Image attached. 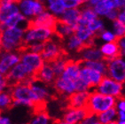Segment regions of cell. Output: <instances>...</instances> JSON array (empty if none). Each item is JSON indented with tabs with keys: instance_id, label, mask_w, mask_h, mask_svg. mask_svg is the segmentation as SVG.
Segmentation results:
<instances>
[{
	"instance_id": "obj_34",
	"label": "cell",
	"mask_w": 125,
	"mask_h": 124,
	"mask_svg": "<svg viewBox=\"0 0 125 124\" xmlns=\"http://www.w3.org/2000/svg\"><path fill=\"white\" fill-rule=\"evenodd\" d=\"M101 38L103 39V40L106 41V42H108V43H111V42H116V38H115V34L111 33L109 31H104L102 35H101Z\"/></svg>"
},
{
	"instance_id": "obj_33",
	"label": "cell",
	"mask_w": 125,
	"mask_h": 124,
	"mask_svg": "<svg viewBox=\"0 0 125 124\" xmlns=\"http://www.w3.org/2000/svg\"><path fill=\"white\" fill-rule=\"evenodd\" d=\"M86 3V1L81 0H63V4L66 9H75L83 6Z\"/></svg>"
},
{
	"instance_id": "obj_9",
	"label": "cell",
	"mask_w": 125,
	"mask_h": 124,
	"mask_svg": "<svg viewBox=\"0 0 125 124\" xmlns=\"http://www.w3.org/2000/svg\"><path fill=\"white\" fill-rule=\"evenodd\" d=\"M94 91L103 95L115 97L116 99H119L122 97H123L122 93L123 84L114 81L113 79L109 78L108 76L104 77L102 81L100 82V83L98 85V87H96Z\"/></svg>"
},
{
	"instance_id": "obj_27",
	"label": "cell",
	"mask_w": 125,
	"mask_h": 124,
	"mask_svg": "<svg viewBox=\"0 0 125 124\" xmlns=\"http://www.w3.org/2000/svg\"><path fill=\"white\" fill-rule=\"evenodd\" d=\"M53 121L49 116L48 113L46 111H41V112L34 114L33 118L31 119L29 124H52Z\"/></svg>"
},
{
	"instance_id": "obj_5",
	"label": "cell",
	"mask_w": 125,
	"mask_h": 124,
	"mask_svg": "<svg viewBox=\"0 0 125 124\" xmlns=\"http://www.w3.org/2000/svg\"><path fill=\"white\" fill-rule=\"evenodd\" d=\"M36 77L31 74L21 62L16 65L14 67H12L11 71L5 75V81L7 86L12 87L17 84H29L34 81Z\"/></svg>"
},
{
	"instance_id": "obj_31",
	"label": "cell",
	"mask_w": 125,
	"mask_h": 124,
	"mask_svg": "<svg viewBox=\"0 0 125 124\" xmlns=\"http://www.w3.org/2000/svg\"><path fill=\"white\" fill-rule=\"evenodd\" d=\"M13 106V100L10 92H3L0 93V110L11 108Z\"/></svg>"
},
{
	"instance_id": "obj_17",
	"label": "cell",
	"mask_w": 125,
	"mask_h": 124,
	"mask_svg": "<svg viewBox=\"0 0 125 124\" xmlns=\"http://www.w3.org/2000/svg\"><path fill=\"white\" fill-rule=\"evenodd\" d=\"M90 94L91 92L89 91H83V92H75L69 95L66 98V109L84 108L88 103Z\"/></svg>"
},
{
	"instance_id": "obj_44",
	"label": "cell",
	"mask_w": 125,
	"mask_h": 124,
	"mask_svg": "<svg viewBox=\"0 0 125 124\" xmlns=\"http://www.w3.org/2000/svg\"><path fill=\"white\" fill-rule=\"evenodd\" d=\"M118 124H125V121H121L120 122H118Z\"/></svg>"
},
{
	"instance_id": "obj_42",
	"label": "cell",
	"mask_w": 125,
	"mask_h": 124,
	"mask_svg": "<svg viewBox=\"0 0 125 124\" xmlns=\"http://www.w3.org/2000/svg\"><path fill=\"white\" fill-rule=\"evenodd\" d=\"M52 124H70V123L63 122V121H61V120H56V121H53Z\"/></svg>"
},
{
	"instance_id": "obj_37",
	"label": "cell",
	"mask_w": 125,
	"mask_h": 124,
	"mask_svg": "<svg viewBox=\"0 0 125 124\" xmlns=\"http://www.w3.org/2000/svg\"><path fill=\"white\" fill-rule=\"evenodd\" d=\"M117 101L119 102L118 104V108L120 109V111L125 113V96L122 97L121 98L117 99Z\"/></svg>"
},
{
	"instance_id": "obj_41",
	"label": "cell",
	"mask_w": 125,
	"mask_h": 124,
	"mask_svg": "<svg viewBox=\"0 0 125 124\" xmlns=\"http://www.w3.org/2000/svg\"><path fill=\"white\" fill-rule=\"evenodd\" d=\"M118 115H119V118H120L121 121H125V113L124 112L119 111V112H118Z\"/></svg>"
},
{
	"instance_id": "obj_4",
	"label": "cell",
	"mask_w": 125,
	"mask_h": 124,
	"mask_svg": "<svg viewBox=\"0 0 125 124\" xmlns=\"http://www.w3.org/2000/svg\"><path fill=\"white\" fill-rule=\"evenodd\" d=\"M61 40L54 35L52 38L44 43L41 56L45 63L51 64L60 58L67 57V52L61 44Z\"/></svg>"
},
{
	"instance_id": "obj_2",
	"label": "cell",
	"mask_w": 125,
	"mask_h": 124,
	"mask_svg": "<svg viewBox=\"0 0 125 124\" xmlns=\"http://www.w3.org/2000/svg\"><path fill=\"white\" fill-rule=\"evenodd\" d=\"M117 99L115 97L106 96L93 91L91 92L85 108L91 117L98 116L113 107H116Z\"/></svg>"
},
{
	"instance_id": "obj_26",
	"label": "cell",
	"mask_w": 125,
	"mask_h": 124,
	"mask_svg": "<svg viewBox=\"0 0 125 124\" xmlns=\"http://www.w3.org/2000/svg\"><path fill=\"white\" fill-rule=\"evenodd\" d=\"M97 14L106 15L111 10L115 9L114 1L112 0H98L97 4L93 6Z\"/></svg>"
},
{
	"instance_id": "obj_36",
	"label": "cell",
	"mask_w": 125,
	"mask_h": 124,
	"mask_svg": "<svg viewBox=\"0 0 125 124\" xmlns=\"http://www.w3.org/2000/svg\"><path fill=\"white\" fill-rule=\"evenodd\" d=\"M80 124H101V123L99 122L98 116H93V117H91V118H88V119L83 121Z\"/></svg>"
},
{
	"instance_id": "obj_16",
	"label": "cell",
	"mask_w": 125,
	"mask_h": 124,
	"mask_svg": "<svg viewBox=\"0 0 125 124\" xmlns=\"http://www.w3.org/2000/svg\"><path fill=\"white\" fill-rule=\"evenodd\" d=\"M53 88L56 91L57 94L60 96L68 97L73 93L76 92L75 91V82L68 78H66L62 75L57 77V79L53 83Z\"/></svg>"
},
{
	"instance_id": "obj_1",
	"label": "cell",
	"mask_w": 125,
	"mask_h": 124,
	"mask_svg": "<svg viewBox=\"0 0 125 124\" xmlns=\"http://www.w3.org/2000/svg\"><path fill=\"white\" fill-rule=\"evenodd\" d=\"M10 93L13 100V106L25 105L31 107L34 114L41 111H45L46 102H43L39 99L36 94L33 91L29 84H17L11 87Z\"/></svg>"
},
{
	"instance_id": "obj_13",
	"label": "cell",
	"mask_w": 125,
	"mask_h": 124,
	"mask_svg": "<svg viewBox=\"0 0 125 124\" xmlns=\"http://www.w3.org/2000/svg\"><path fill=\"white\" fill-rule=\"evenodd\" d=\"M20 12L19 2L12 0L0 1V26Z\"/></svg>"
},
{
	"instance_id": "obj_6",
	"label": "cell",
	"mask_w": 125,
	"mask_h": 124,
	"mask_svg": "<svg viewBox=\"0 0 125 124\" xmlns=\"http://www.w3.org/2000/svg\"><path fill=\"white\" fill-rule=\"evenodd\" d=\"M55 35V32L52 29L43 28H30L27 29L24 35L23 43L24 46L34 43H45L52 39Z\"/></svg>"
},
{
	"instance_id": "obj_43",
	"label": "cell",
	"mask_w": 125,
	"mask_h": 124,
	"mask_svg": "<svg viewBox=\"0 0 125 124\" xmlns=\"http://www.w3.org/2000/svg\"><path fill=\"white\" fill-rule=\"evenodd\" d=\"M108 124H118V122L117 121H113V122H111L110 123H108Z\"/></svg>"
},
{
	"instance_id": "obj_22",
	"label": "cell",
	"mask_w": 125,
	"mask_h": 124,
	"mask_svg": "<svg viewBox=\"0 0 125 124\" xmlns=\"http://www.w3.org/2000/svg\"><path fill=\"white\" fill-rule=\"evenodd\" d=\"M81 58L79 60H85V61H105V57L101 52L100 49L96 47L87 48L82 51L81 52Z\"/></svg>"
},
{
	"instance_id": "obj_10",
	"label": "cell",
	"mask_w": 125,
	"mask_h": 124,
	"mask_svg": "<svg viewBox=\"0 0 125 124\" xmlns=\"http://www.w3.org/2000/svg\"><path fill=\"white\" fill-rule=\"evenodd\" d=\"M107 75L114 81L123 83H125V60L123 58H116L106 61Z\"/></svg>"
},
{
	"instance_id": "obj_14",
	"label": "cell",
	"mask_w": 125,
	"mask_h": 124,
	"mask_svg": "<svg viewBox=\"0 0 125 124\" xmlns=\"http://www.w3.org/2000/svg\"><path fill=\"white\" fill-rule=\"evenodd\" d=\"M91 118L89 113L84 108H70L66 109L62 121L70 124H80L83 121Z\"/></svg>"
},
{
	"instance_id": "obj_25",
	"label": "cell",
	"mask_w": 125,
	"mask_h": 124,
	"mask_svg": "<svg viewBox=\"0 0 125 124\" xmlns=\"http://www.w3.org/2000/svg\"><path fill=\"white\" fill-rule=\"evenodd\" d=\"M81 67H88L96 70L106 76L107 74V65L106 61H85L80 60Z\"/></svg>"
},
{
	"instance_id": "obj_24",
	"label": "cell",
	"mask_w": 125,
	"mask_h": 124,
	"mask_svg": "<svg viewBox=\"0 0 125 124\" xmlns=\"http://www.w3.org/2000/svg\"><path fill=\"white\" fill-rule=\"evenodd\" d=\"M45 6L48 12L58 18H60L67 10L64 6L63 0H48L45 4Z\"/></svg>"
},
{
	"instance_id": "obj_7",
	"label": "cell",
	"mask_w": 125,
	"mask_h": 124,
	"mask_svg": "<svg viewBox=\"0 0 125 124\" xmlns=\"http://www.w3.org/2000/svg\"><path fill=\"white\" fill-rule=\"evenodd\" d=\"M19 2L20 12L23 14L27 19L32 20L35 17L38 16L43 12L47 11L45 4L41 1L36 0H21Z\"/></svg>"
},
{
	"instance_id": "obj_11",
	"label": "cell",
	"mask_w": 125,
	"mask_h": 124,
	"mask_svg": "<svg viewBox=\"0 0 125 124\" xmlns=\"http://www.w3.org/2000/svg\"><path fill=\"white\" fill-rule=\"evenodd\" d=\"M59 18L51 13L48 11L43 12L38 16L35 17L34 19L29 21L28 29L30 28H43V29H52L55 32L56 26L58 23Z\"/></svg>"
},
{
	"instance_id": "obj_35",
	"label": "cell",
	"mask_w": 125,
	"mask_h": 124,
	"mask_svg": "<svg viewBox=\"0 0 125 124\" xmlns=\"http://www.w3.org/2000/svg\"><path fill=\"white\" fill-rule=\"evenodd\" d=\"M119 14H120V10L113 9V10H111L110 12H109L106 15V16L107 17L109 20H112L113 21H115V20L118 19V16H119Z\"/></svg>"
},
{
	"instance_id": "obj_15",
	"label": "cell",
	"mask_w": 125,
	"mask_h": 124,
	"mask_svg": "<svg viewBox=\"0 0 125 124\" xmlns=\"http://www.w3.org/2000/svg\"><path fill=\"white\" fill-rule=\"evenodd\" d=\"M105 77V75L96 71V70L88 68V67H81V71H80V78L89 86L90 89L98 87L102 79Z\"/></svg>"
},
{
	"instance_id": "obj_45",
	"label": "cell",
	"mask_w": 125,
	"mask_h": 124,
	"mask_svg": "<svg viewBox=\"0 0 125 124\" xmlns=\"http://www.w3.org/2000/svg\"><path fill=\"white\" fill-rule=\"evenodd\" d=\"M123 11H125V7H124V8H123Z\"/></svg>"
},
{
	"instance_id": "obj_32",
	"label": "cell",
	"mask_w": 125,
	"mask_h": 124,
	"mask_svg": "<svg viewBox=\"0 0 125 124\" xmlns=\"http://www.w3.org/2000/svg\"><path fill=\"white\" fill-rule=\"evenodd\" d=\"M114 31L115 36L116 42L125 37V23L120 21L119 20H115L114 21Z\"/></svg>"
},
{
	"instance_id": "obj_29",
	"label": "cell",
	"mask_w": 125,
	"mask_h": 124,
	"mask_svg": "<svg viewBox=\"0 0 125 124\" xmlns=\"http://www.w3.org/2000/svg\"><path fill=\"white\" fill-rule=\"evenodd\" d=\"M117 114L118 112L116 110V107H113L107 110L106 112H104L101 114L98 115V119H99V122L101 124H108L112 122V120Z\"/></svg>"
},
{
	"instance_id": "obj_3",
	"label": "cell",
	"mask_w": 125,
	"mask_h": 124,
	"mask_svg": "<svg viewBox=\"0 0 125 124\" xmlns=\"http://www.w3.org/2000/svg\"><path fill=\"white\" fill-rule=\"evenodd\" d=\"M27 29L17 27L1 31L3 52H19L23 46V39Z\"/></svg>"
},
{
	"instance_id": "obj_12",
	"label": "cell",
	"mask_w": 125,
	"mask_h": 124,
	"mask_svg": "<svg viewBox=\"0 0 125 124\" xmlns=\"http://www.w3.org/2000/svg\"><path fill=\"white\" fill-rule=\"evenodd\" d=\"M19 52H0V73L4 75L11 71L12 67H14L21 62V53Z\"/></svg>"
},
{
	"instance_id": "obj_39",
	"label": "cell",
	"mask_w": 125,
	"mask_h": 124,
	"mask_svg": "<svg viewBox=\"0 0 125 124\" xmlns=\"http://www.w3.org/2000/svg\"><path fill=\"white\" fill-rule=\"evenodd\" d=\"M0 124H12L11 120L7 116L3 115L1 114V111H0Z\"/></svg>"
},
{
	"instance_id": "obj_18",
	"label": "cell",
	"mask_w": 125,
	"mask_h": 124,
	"mask_svg": "<svg viewBox=\"0 0 125 124\" xmlns=\"http://www.w3.org/2000/svg\"><path fill=\"white\" fill-rule=\"evenodd\" d=\"M36 79L48 86L53 85L55 80L57 79V76H56L55 73L53 71L51 64L45 63L43 65V67H42V69L37 74Z\"/></svg>"
},
{
	"instance_id": "obj_20",
	"label": "cell",
	"mask_w": 125,
	"mask_h": 124,
	"mask_svg": "<svg viewBox=\"0 0 125 124\" xmlns=\"http://www.w3.org/2000/svg\"><path fill=\"white\" fill-rule=\"evenodd\" d=\"M81 19V9L75 8V9H67L65 12L59 18L61 21L68 24L70 26L74 27L75 29L77 28V24Z\"/></svg>"
},
{
	"instance_id": "obj_21",
	"label": "cell",
	"mask_w": 125,
	"mask_h": 124,
	"mask_svg": "<svg viewBox=\"0 0 125 124\" xmlns=\"http://www.w3.org/2000/svg\"><path fill=\"white\" fill-rule=\"evenodd\" d=\"M31 89L33 90V91L36 94V96L39 98L40 100H42L43 102H46L48 101L49 98H52V94L49 91L47 85H45L44 83H43L42 82L38 81L35 79L32 83H29Z\"/></svg>"
},
{
	"instance_id": "obj_8",
	"label": "cell",
	"mask_w": 125,
	"mask_h": 124,
	"mask_svg": "<svg viewBox=\"0 0 125 124\" xmlns=\"http://www.w3.org/2000/svg\"><path fill=\"white\" fill-rule=\"evenodd\" d=\"M21 53V62L31 72L34 76L36 77L39 71L42 69L43 65L45 64L41 54L29 52L26 51L19 52Z\"/></svg>"
},
{
	"instance_id": "obj_40",
	"label": "cell",
	"mask_w": 125,
	"mask_h": 124,
	"mask_svg": "<svg viewBox=\"0 0 125 124\" xmlns=\"http://www.w3.org/2000/svg\"><path fill=\"white\" fill-rule=\"evenodd\" d=\"M118 20H119L120 21L125 23V11H123V12H120V14L118 16Z\"/></svg>"
},
{
	"instance_id": "obj_28",
	"label": "cell",
	"mask_w": 125,
	"mask_h": 124,
	"mask_svg": "<svg viewBox=\"0 0 125 124\" xmlns=\"http://www.w3.org/2000/svg\"><path fill=\"white\" fill-rule=\"evenodd\" d=\"M80 9H81V19L87 21L88 23H90L91 21H94L95 19L98 18V14L94 11L93 8L90 7L85 4Z\"/></svg>"
},
{
	"instance_id": "obj_23",
	"label": "cell",
	"mask_w": 125,
	"mask_h": 124,
	"mask_svg": "<svg viewBox=\"0 0 125 124\" xmlns=\"http://www.w3.org/2000/svg\"><path fill=\"white\" fill-rule=\"evenodd\" d=\"M75 30L76 29L74 27L70 26L68 24L65 23V22L61 21L60 20H59L55 29V36L59 39L62 41L66 38H68L69 36H73V35H75Z\"/></svg>"
},
{
	"instance_id": "obj_30",
	"label": "cell",
	"mask_w": 125,
	"mask_h": 124,
	"mask_svg": "<svg viewBox=\"0 0 125 124\" xmlns=\"http://www.w3.org/2000/svg\"><path fill=\"white\" fill-rule=\"evenodd\" d=\"M67 60H67V58L64 57V58H60V59L55 60V61L52 62V63H51V66L52 67L53 71H54V73H55L57 77L60 76V75L64 73V70H65Z\"/></svg>"
},
{
	"instance_id": "obj_38",
	"label": "cell",
	"mask_w": 125,
	"mask_h": 124,
	"mask_svg": "<svg viewBox=\"0 0 125 124\" xmlns=\"http://www.w3.org/2000/svg\"><path fill=\"white\" fill-rule=\"evenodd\" d=\"M5 86H7L6 81H5V76L0 73V93L3 92V90Z\"/></svg>"
},
{
	"instance_id": "obj_19",
	"label": "cell",
	"mask_w": 125,
	"mask_h": 124,
	"mask_svg": "<svg viewBox=\"0 0 125 124\" xmlns=\"http://www.w3.org/2000/svg\"><path fill=\"white\" fill-rule=\"evenodd\" d=\"M100 51L105 57V61L123 57L118 42H111L101 46Z\"/></svg>"
}]
</instances>
